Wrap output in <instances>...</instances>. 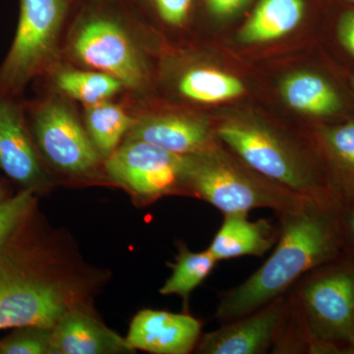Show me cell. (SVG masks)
<instances>
[{
  "label": "cell",
  "mask_w": 354,
  "mask_h": 354,
  "mask_svg": "<svg viewBox=\"0 0 354 354\" xmlns=\"http://www.w3.org/2000/svg\"><path fill=\"white\" fill-rule=\"evenodd\" d=\"M339 206L308 200L277 213L278 243L245 281L221 293L216 319L225 324L257 311L286 295L304 274L342 252Z\"/></svg>",
  "instance_id": "cell-1"
},
{
  "label": "cell",
  "mask_w": 354,
  "mask_h": 354,
  "mask_svg": "<svg viewBox=\"0 0 354 354\" xmlns=\"http://www.w3.org/2000/svg\"><path fill=\"white\" fill-rule=\"evenodd\" d=\"M286 295L307 353L354 354L353 258L342 253L314 268Z\"/></svg>",
  "instance_id": "cell-2"
},
{
  "label": "cell",
  "mask_w": 354,
  "mask_h": 354,
  "mask_svg": "<svg viewBox=\"0 0 354 354\" xmlns=\"http://www.w3.org/2000/svg\"><path fill=\"white\" fill-rule=\"evenodd\" d=\"M181 193L209 203L223 215H248L255 209L277 214L309 200L262 176L241 158L232 157L218 143L185 156Z\"/></svg>",
  "instance_id": "cell-3"
},
{
  "label": "cell",
  "mask_w": 354,
  "mask_h": 354,
  "mask_svg": "<svg viewBox=\"0 0 354 354\" xmlns=\"http://www.w3.org/2000/svg\"><path fill=\"white\" fill-rule=\"evenodd\" d=\"M62 62L118 79L132 97L151 83V67L141 32L115 14L88 11L65 32Z\"/></svg>",
  "instance_id": "cell-4"
},
{
  "label": "cell",
  "mask_w": 354,
  "mask_h": 354,
  "mask_svg": "<svg viewBox=\"0 0 354 354\" xmlns=\"http://www.w3.org/2000/svg\"><path fill=\"white\" fill-rule=\"evenodd\" d=\"M216 135L262 176L306 199L337 205L319 147L312 152L302 150L279 133L239 121L223 123Z\"/></svg>",
  "instance_id": "cell-5"
},
{
  "label": "cell",
  "mask_w": 354,
  "mask_h": 354,
  "mask_svg": "<svg viewBox=\"0 0 354 354\" xmlns=\"http://www.w3.org/2000/svg\"><path fill=\"white\" fill-rule=\"evenodd\" d=\"M69 0H20L12 44L0 64V92L20 97L62 62Z\"/></svg>",
  "instance_id": "cell-6"
},
{
  "label": "cell",
  "mask_w": 354,
  "mask_h": 354,
  "mask_svg": "<svg viewBox=\"0 0 354 354\" xmlns=\"http://www.w3.org/2000/svg\"><path fill=\"white\" fill-rule=\"evenodd\" d=\"M39 156L55 171L74 177L93 176L102 160L73 102L50 90L25 106Z\"/></svg>",
  "instance_id": "cell-7"
},
{
  "label": "cell",
  "mask_w": 354,
  "mask_h": 354,
  "mask_svg": "<svg viewBox=\"0 0 354 354\" xmlns=\"http://www.w3.org/2000/svg\"><path fill=\"white\" fill-rule=\"evenodd\" d=\"M104 171L114 183L142 199L152 200L181 193L185 156L142 141H123L104 160Z\"/></svg>",
  "instance_id": "cell-8"
},
{
  "label": "cell",
  "mask_w": 354,
  "mask_h": 354,
  "mask_svg": "<svg viewBox=\"0 0 354 354\" xmlns=\"http://www.w3.org/2000/svg\"><path fill=\"white\" fill-rule=\"evenodd\" d=\"M67 310L64 295L57 286L22 271L16 262L0 295V330L53 329Z\"/></svg>",
  "instance_id": "cell-9"
},
{
  "label": "cell",
  "mask_w": 354,
  "mask_h": 354,
  "mask_svg": "<svg viewBox=\"0 0 354 354\" xmlns=\"http://www.w3.org/2000/svg\"><path fill=\"white\" fill-rule=\"evenodd\" d=\"M288 299L281 295L252 312L225 323L220 329L199 339L197 353L202 354H263L271 353L288 313Z\"/></svg>",
  "instance_id": "cell-10"
},
{
  "label": "cell",
  "mask_w": 354,
  "mask_h": 354,
  "mask_svg": "<svg viewBox=\"0 0 354 354\" xmlns=\"http://www.w3.org/2000/svg\"><path fill=\"white\" fill-rule=\"evenodd\" d=\"M0 171L24 189L46 183L41 156L32 138L20 97L0 92Z\"/></svg>",
  "instance_id": "cell-11"
},
{
  "label": "cell",
  "mask_w": 354,
  "mask_h": 354,
  "mask_svg": "<svg viewBox=\"0 0 354 354\" xmlns=\"http://www.w3.org/2000/svg\"><path fill=\"white\" fill-rule=\"evenodd\" d=\"M124 141H142L179 156L202 152L216 143L208 121L181 113L135 114Z\"/></svg>",
  "instance_id": "cell-12"
},
{
  "label": "cell",
  "mask_w": 354,
  "mask_h": 354,
  "mask_svg": "<svg viewBox=\"0 0 354 354\" xmlns=\"http://www.w3.org/2000/svg\"><path fill=\"white\" fill-rule=\"evenodd\" d=\"M201 330L202 323L189 314L145 309L133 318L127 341L134 351L188 354L196 348Z\"/></svg>",
  "instance_id": "cell-13"
},
{
  "label": "cell",
  "mask_w": 354,
  "mask_h": 354,
  "mask_svg": "<svg viewBox=\"0 0 354 354\" xmlns=\"http://www.w3.org/2000/svg\"><path fill=\"white\" fill-rule=\"evenodd\" d=\"M55 354H121L134 349L127 339L108 329L94 317L67 310L53 328Z\"/></svg>",
  "instance_id": "cell-14"
},
{
  "label": "cell",
  "mask_w": 354,
  "mask_h": 354,
  "mask_svg": "<svg viewBox=\"0 0 354 354\" xmlns=\"http://www.w3.org/2000/svg\"><path fill=\"white\" fill-rule=\"evenodd\" d=\"M315 139L335 201L354 205V120L321 125Z\"/></svg>",
  "instance_id": "cell-15"
},
{
  "label": "cell",
  "mask_w": 354,
  "mask_h": 354,
  "mask_svg": "<svg viewBox=\"0 0 354 354\" xmlns=\"http://www.w3.org/2000/svg\"><path fill=\"white\" fill-rule=\"evenodd\" d=\"M223 216V225L208 247L218 262L243 256L261 257L278 241L279 228L270 220L250 221L248 215L241 214Z\"/></svg>",
  "instance_id": "cell-16"
},
{
  "label": "cell",
  "mask_w": 354,
  "mask_h": 354,
  "mask_svg": "<svg viewBox=\"0 0 354 354\" xmlns=\"http://www.w3.org/2000/svg\"><path fill=\"white\" fill-rule=\"evenodd\" d=\"M281 95L291 109L318 118L344 116L348 102L330 79L316 72H298L286 77Z\"/></svg>",
  "instance_id": "cell-17"
},
{
  "label": "cell",
  "mask_w": 354,
  "mask_h": 354,
  "mask_svg": "<svg viewBox=\"0 0 354 354\" xmlns=\"http://www.w3.org/2000/svg\"><path fill=\"white\" fill-rule=\"evenodd\" d=\"M46 76L51 90L83 106L111 101L125 91L122 84L113 76L64 62L55 65Z\"/></svg>",
  "instance_id": "cell-18"
},
{
  "label": "cell",
  "mask_w": 354,
  "mask_h": 354,
  "mask_svg": "<svg viewBox=\"0 0 354 354\" xmlns=\"http://www.w3.org/2000/svg\"><path fill=\"white\" fill-rule=\"evenodd\" d=\"M304 0H259L242 28V43H268L292 32L304 19Z\"/></svg>",
  "instance_id": "cell-19"
},
{
  "label": "cell",
  "mask_w": 354,
  "mask_h": 354,
  "mask_svg": "<svg viewBox=\"0 0 354 354\" xmlns=\"http://www.w3.org/2000/svg\"><path fill=\"white\" fill-rule=\"evenodd\" d=\"M135 118L133 111L113 100L84 106V127L102 160L122 144L134 125Z\"/></svg>",
  "instance_id": "cell-20"
},
{
  "label": "cell",
  "mask_w": 354,
  "mask_h": 354,
  "mask_svg": "<svg viewBox=\"0 0 354 354\" xmlns=\"http://www.w3.org/2000/svg\"><path fill=\"white\" fill-rule=\"evenodd\" d=\"M176 88L181 97L197 104L228 101L239 97L245 91L236 77L203 66H192L180 72Z\"/></svg>",
  "instance_id": "cell-21"
},
{
  "label": "cell",
  "mask_w": 354,
  "mask_h": 354,
  "mask_svg": "<svg viewBox=\"0 0 354 354\" xmlns=\"http://www.w3.org/2000/svg\"><path fill=\"white\" fill-rule=\"evenodd\" d=\"M218 261L209 252H192L181 244L176 262L171 265L172 272L160 293L165 297L177 295L187 305L192 291L198 288L215 269Z\"/></svg>",
  "instance_id": "cell-22"
},
{
  "label": "cell",
  "mask_w": 354,
  "mask_h": 354,
  "mask_svg": "<svg viewBox=\"0 0 354 354\" xmlns=\"http://www.w3.org/2000/svg\"><path fill=\"white\" fill-rule=\"evenodd\" d=\"M0 341V354H55L51 335L53 329L22 327Z\"/></svg>",
  "instance_id": "cell-23"
},
{
  "label": "cell",
  "mask_w": 354,
  "mask_h": 354,
  "mask_svg": "<svg viewBox=\"0 0 354 354\" xmlns=\"http://www.w3.org/2000/svg\"><path fill=\"white\" fill-rule=\"evenodd\" d=\"M35 203V191L24 189L0 204V249L20 227Z\"/></svg>",
  "instance_id": "cell-24"
},
{
  "label": "cell",
  "mask_w": 354,
  "mask_h": 354,
  "mask_svg": "<svg viewBox=\"0 0 354 354\" xmlns=\"http://www.w3.org/2000/svg\"><path fill=\"white\" fill-rule=\"evenodd\" d=\"M158 18L165 25L180 28L189 15L192 0H151Z\"/></svg>",
  "instance_id": "cell-25"
},
{
  "label": "cell",
  "mask_w": 354,
  "mask_h": 354,
  "mask_svg": "<svg viewBox=\"0 0 354 354\" xmlns=\"http://www.w3.org/2000/svg\"><path fill=\"white\" fill-rule=\"evenodd\" d=\"M334 32L339 48L354 62V8L342 11L335 21Z\"/></svg>",
  "instance_id": "cell-26"
},
{
  "label": "cell",
  "mask_w": 354,
  "mask_h": 354,
  "mask_svg": "<svg viewBox=\"0 0 354 354\" xmlns=\"http://www.w3.org/2000/svg\"><path fill=\"white\" fill-rule=\"evenodd\" d=\"M337 216L342 252L354 259V205L339 207Z\"/></svg>",
  "instance_id": "cell-27"
},
{
  "label": "cell",
  "mask_w": 354,
  "mask_h": 354,
  "mask_svg": "<svg viewBox=\"0 0 354 354\" xmlns=\"http://www.w3.org/2000/svg\"><path fill=\"white\" fill-rule=\"evenodd\" d=\"M209 11L218 17H227L239 12L250 0H206Z\"/></svg>",
  "instance_id": "cell-28"
},
{
  "label": "cell",
  "mask_w": 354,
  "mask_h": 354,
  "mask_svg": "<svg viewBox=\"0 0 354 354\" xmlns=\"http://www.w3.org/2000/svg\"><path fill=\"white\" fill-rule=\"evenodd\" d=\"M15 263L16 261L10 255L2 252V248L0 249V295Z\"/></svg>",
  "instance_id": "cell-29"
},
{
  "label": "cell",
  "mask_w": 354,
  "mask_h": 354,
  "mask_svg": "<svg viewBox=\"0 0 354 354\" xmlns=\"http://www.w3.org/2000/svg\"><path fill=\"white\" fill-rule=\"evenodd\" d=\"M348 81L349 84H351V87L353 88L354 92V74H348Z\"/></svg>",
  "instance_id": "cell-30"
},
{
  "label": "cell",
  "mask_w": 354,
  "mask_h": 354,
  "mask_svg": "<svg viewBox=\"0 0 354 354\" xmlns=\"http://www.w3.org/2000/svg\"><path fill=\"white\" fill-rule=\"evenodd\" d=\"M4 201V190L2 184L0 183V204Z\"/></svg>",
  "instance_id": "cell-31"
},
{
  "label": "cell",
  "mask_w": 354,
  "mask_h": 354,
  "mask_svg": "<svg viewBox=\"0 0 354 354\" xmlns=\"http://www.w3.org/2000/svg\"><path fill=\"white\" fill-rule=\"evenodd\" d=\"M346 1L351 2V3L354 4V0H346Z\"/></svg>",
  "instance_id": "cell-32"
}]
</instances>
